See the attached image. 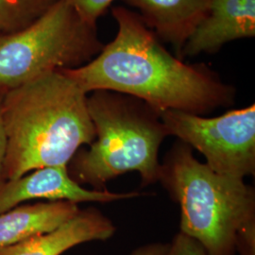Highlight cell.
Here are the masks:
<instances>
[{
	"label": "cell",
	"mask_w": 255,
	"mask_h": 255,
	"mask_svg": "<svg viewBox=\"0 0 255 255\" xmlns=\"http://www.w3.org/2000/svg\"><path fill=\"white\" fill-rule=\"evenodd\" d=\"M159 182L181 208V234L207 255H255V192L217 173L178 142L161 164Z\"/></svg>",
	"instance_id": "3"
},
{
	"label": "cell",
	"mask_w": 255,
	"mask_h": 255,
	"mask_svg": "<svg viewBox=\"0 0 255 255\" xmlns=\"http://www.w3.org/2000/svg\"><path fill=\"white\" fill-rule=\"evenodd\" d=\"M6 156V136L3 126L2 119V108H1V93H0V182L3 181V171H4V163Z\"/></svg>",
	"instance_id": "16"
},
{
	"label": "cell",
	"mask_w": 255,
	"mask_h": 255,
	"mask_svg": "<svg viewBox=\"0 0 255 255\" xmlns=\"http://www.w3.org/2000/svg\"><path fill=\"white\" fill-rule=\"evenodd\" d=\"M87 94L61 71L1 93L6 136L3 181L42 167L67 166L96 138Z\"/></svg>",
	"instance_id": "2"
},
{
	"label": "cell",
	"mask_w": 255,
	"mask_h": 255,
	"mask_svg": "<svg viewBox=\"0 0 255 255\" xmlns=\"http://www.w3.org/2000/svg\"><path fill=\"white\" fill-rule=\"evenodd\" d=\"M57 0H0V35L29 26Z\"/></svg>",
	"instance_id": "12"
},
{
	"label": "cell",
	"mask_w": 255,
	"mask_h": 255,
	"mask_svg": "<svg viewBox=\"0 0 255 255\" xmlns=\"http://www.w3.org/2000/svg\"><path fill=\"white\" fill-rule=\"evenodd\" d=\"M118 33L87 64L62 69L86 94L117 92L139 99L158 112L181 111L203 116L236 101L237 90L206 64H185L171 54L140 15L112 9Z\"/></svg>",
	"instance_id": "1"
},
{
	"label": "cell",
	"mask_w": 255,
	"mask_h": 255,
	"mask_svg": "<svg viewBox=\"0 0 255 255\" xmlns=\"http://www.w3.org/2000/svg\"><path fill=\"white\" fill-rule=\"evenodd\" d=\"M167 255H207L203 248L194 239L179 234L169 243Z\"/></svg>",
	"instance_id": "14"
},
{
	"label": "cell",
	"mask_w": 255,
	"mask_h": 255,
	"mask_svg": "<svg viewBox=\"0 0 255 255\" xmlns=\"http://www.w3.org/2000/svg\"><path fill=\"white\" fill-rule=\"evenodd\" d=\"M116 226L100 210H80L72 219L53 231L0 250V255H61L73 247L95 240H107Z\"/></svg>",
	"instance_id": "9"
},
{
	"label": "cell",
	"mask_w": 255,
	"mask_h": 255,
	"mask_svg": "<svg viewBox=\"0 0 255 255\" xmlns=\"http://www.w3.org/2000/svg\"><path fill=\"white\" fill-rule=\"evenodd\" d=\"M103 44L97 25L85 22L64 0L29 26L0 35V93L40 76L87 64Z\"/></svg>",
	"instance_id": "5"
},
{
	"label": "cell",
	"mask_w": 255,
	"mask_h": 255,
	"mask_svg": "<svg viewBox=\"0 0 255 255\" xmlns=\"http://www.w3.org/2000/svg\"><path fill=\"white\" fill-rule=\"evenodd\" d=\"M159 115L167 134L199 150L215 172L240 180L255 175V104L217 118L174 110Z\"/></svg>",
	"instance_id": "6"
},
{
	"label": "cell",
	"mask_w": 255,
	"mask_h": 255,
	"mask_svg": "<svg viewBox=\"0 0 255 255\" xmlns=\"http://www.w3.org/2000/svg\"><path fill=\"white\" fill-rule=\"evenodd\" d=\"M255 37V0H213L196 27L181 58L214 54L230 42Z\"/></svg>",
	"instance_id": "8"
},
{
	"label": "cell",
	"mask_w": 255,
	"mask_h": 255,
	"mask_svg": "<svg viewBox=\"0 0 255 255\" xmlns=\"http://www.w3.org/2000/svg\"><path fill=\"white\" fill-rule=\"evenodd\" d=\"M78 203L57 201L16 206L0 214V250L53 231L79 212Z\"/></svg>",
	"instance_id": "11"
},
{
	"label": "cell",
	"mask_w": 255,
	"mask_h": 255,
	"mask_svg": "<svg viewBox=\"0 0 255 255\" xmlns=\"http://www.w3.org/2000/svg\"><path fill=\"white\" fill-rule=\"evenodd\" d=\"M169 244L151 243L135 249L130 255H167Z\"/></svg>",
	"instance_id": "15"
},
{
	"label": "cell",
	"mask_w": 255,
	"mask_h": 255,
	"mask_svg": "<svg viewBox=\"0 0 255 255\" xmlns=\"http://www.w3.org/2000/svg\"><path fill=\"white\" fill-rule=\"evenodd\" d=\"M142 194L88 190L69 175L67 166H47L32 170L17 179L0 182V214L32 200L79 202H110L132 199Z\"/></svg>",
	"instance_id": "7"
},
{
	"label": "cell",
	"mask_w": 255,
	"mask_h": 255,
	"mask_svg": "<svg viewBox=\"0 0 255 255\" xmlns=\"http://www.w3.org/2000/svg\"><path fill=\"white\" fill-rule=\"evenodd\" d=\"M138 9L146 27L181 58L186 41L205 18L213 0H123Z\"/></svg>",
	"instance_id": "10"
},
{
	"label": "cell",
	"mask_w": 255,
	"mask_h": 255,
	"mask_svg": "<svg viewBox=\"0 0 255 255\" xmlns=\"http://www.w3.org/2000/svg\"><path fill=\"white\" fill-rule=\"evenodd\" d=\"M73 8L85 22L97 25L115 0H64Z\"/></svg>",
	"instance_id": "13"
},
{
	"label": "cell",
	"mask_w": 255,
	"mask_h": 255,
	"mask_svg": "<svg viewBox=\"0 0 255 255\" xmlns=\"http://www.w3.org/2000/svg\"><path fill=\"white\" fill-rule=\"evenodd\" d=\"M87 105L96 138L67 165L74 180L95 190H105L107 182L129 171L140 174L144 186L159 182V148L168 135L159 112L139 99L108 90L92 92Z\"/></svg>",
	"instance_id": "4"
}]
</instances>
